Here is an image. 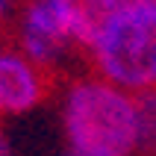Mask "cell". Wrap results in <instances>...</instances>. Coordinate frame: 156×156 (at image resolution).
Masks as SVG:
<instances>
[{"instance_id":"6da1fadb","label":"cell","mask_w":156,"mask_h":156,"mask_svg":"<svg viewBox=\"0 0 156 156\" xmlns=\"http://www.w3.org/2000/svg\"><path fill=\"white\" fill-rule=\"evenodd\" d=\"M65 136L74 156H130L139 147L136 97L103 80H80L65 97Z\"/></svg>"},{"instance_id":"7a4b0ae2","label":"cell","mask_w":156,"mask_h":156,"mask_svg":"<svg viewBox=\"0 0 156 156\" xmlns=\"http://www.w3.org/2000/svg\"><path fill=\"white\" fill-rule=\"evenodd\" d=\"M112 86L144 91L156 86V0H124L88 47Z\"/></svg>"},{"instance_id":"3957f363","label":"cell","mask_w":156,"mask_h":156,"mask_svg":"<svg viewBox=\"0 0 156 156\" xmlns=\"http://www.w3.org/2000/svg\"><path fill=\"white\" fill-rule=\"evenodd\" d=\"M18 44L27 59L38 68H50L71 44L68 30L47 0H24L18 12Z\"/></svg>"},{"instance_id":"277c9868","label":"cell","mask_w":156,"mask_h":156,"mask_svg":"<svg viewBox=\"0 0 156 156\" xmlns=\"http://www.w3.org/2000/svg\"><path fill=\"white\" fill-rule=\"evenodd\" d=\"M47 97V80L24 53L0 50V115H18Z\"/></svg>"},{"instance_id":"5b68a950","label":"cell","mask_w":156,"mask_h":156,"mask_svg":"<svg viewBox=\"0 0 156 156\" xmlns=\"http://www.w3.org/2000/svg\"><path fill=\"white\" fill-rule=\"evenodd\" d=\"M47 3L56 9L59 21L65 24L71 44H80V47L94 44L100 27L118 6V0H47Z\"/></svg>"},{"instance_id":"8992f818","label":"cell","mask_w":156,"mask_h":156,"mask_svg":"<svg viewBox=\"0 0 156 156\" xmlns=\"http://www.w3.org/2000/svg\"><path fill=\"white\" fill-rule=\"evenodd\" d=\"M136 118H139V147L147 156H156V86L139 91Z\"/></svg>"},{"instance_id":"52a82bcc","label":"cell","mask_w":156,"mask_h":156,"mask_svg":"<svg viewBox=\"0 0 156 156\" xmlns=\"http://www.w3.org/2000/svg\"><path fill=\"white\" fill-rule=\"evenodd\" d=\"M24 0H0V30L9 24V18H15V12H21Z\"/></svg>"},{"instance_id":"ba28073f","label":"cell","mask_w":156,"mask_h":156,"mask_svg":"<svg viewBox=\"0 0 156 156\" xmlns=\"http://www.w3.org/2000/svg\"><path fill=\"white\" fill-rule=\"evenodd\" d=\"M0 156H12V150H9V144H6L3 136H0Z\"/></svg>"},{"instance_id":"9c48e42d","label":"cell","mask_w":156,"mask_h":156,"mask_svg":"<svg viewBox=\"0 0 156 156\" xmlns=\"http://www.w3.org/2000/svg\"><path fill=\"white\" fill-rule=\"evenodd\" d=\"M118 3H124V0H118Z\"/></svg>"}]
</instances>
